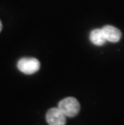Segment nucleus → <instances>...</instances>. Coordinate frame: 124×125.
Instances as JSON below:
<instances>
[{
	"mask_svg": "<svg viewBox=\"0 0 124 125\" xmlns=\"http://www.w3.org/2000/svg\"><path fill=\"white\" fill-rule=\"evenodd\" d=\"M17 68L20 72L25 74H33L40 68V63L36 58L23 57L17 63Z\"/></svg>",
	"mask_w": 124,
	"mask_h": 125,
	"instance_id": "obj_2",
	"label": "nucleus"
},
{
	"mask_svg": "<svg viewBox=\"0 0 124 125\" xmlns=\"http://www.w3.org/2000/svg\"><path fill=\"white\" fill-rule=\"evenodd\" d=\"M58 107L66 117H74L80 111V103L75 98L67 97L60 101Z\"/></svg>",
	"mask_w": 124,
	"mask_h": 125,
	"instance_id": "obj_1",
	"label": "nucleus"
},
{
	"mask_svg": "<svg viewBox=\"0 0 124 125\" xmlns=\"http://www.w3.org/2000/svg\"><path fill=\"white\" fill-rule=\"evenodd\" d=\"M2 22H1V20H0V31H2Z\"/></svg>",
	"mask_w": 124,
	"mask_h": 125,
	"instance_id": "obj_6",
	"label": "nucleus"
},
{
	"mask_svg": "<svg viewBox=\"0 0 124 125\" xmlns=\"http://www.w3.org/2000/svg\"><path fill=\"white\" fill-rule=\"evenodd\" d=\"M103 34L107 41L112 42V43H117L120 41L122 32L119 29L111 25H105L102 28Z\"/></svg>",
	"mask_w": 124,
	"mask_h": 125,
	"instance_id": "obj_4",
	"label": "nucleus"
},
{
	"mask_svg": "<svg viewBox=\"0 0 124 125\" xmlns=\"http://www.w3.org/2000/svg\"><path fill=\"white\" fill-rule=\"evenodd\" d=\"M89 40H90L92 43L97 45V46H102L107 41L102 30L98 28L91 31L90 34H89Z\"/></svg>",
	"mask_w": 124,
	"mask_h": 125,
	"instance_id": "obj_5",
	"label": "nucleus"
},
{
	"mask_svg": "<svg viewBox=\"0 0 124 125\" xmlns=\"http://www.w3.org/2000/svg\"><path fill=\"white\" fill-rule=\"evenodd\" d=\"M46 120L49 125H65L66 115L59 107L49 109L46 114Z\"/></svg>",
	"mask_w": 124,
	"mask_h": 125,
	"instance_id": "obj_3",
	"label": "nucleus"
}]
</instances>
